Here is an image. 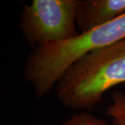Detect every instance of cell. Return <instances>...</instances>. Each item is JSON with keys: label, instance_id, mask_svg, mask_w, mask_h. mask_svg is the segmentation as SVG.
Listing matches in <instances>:
<instances>
[{"label": "cell", "instance_id": "6da1fadb", "mask_svg": "<svg viewBox=\"0 0 125 125\" xmlns=\"http://www.w3.org/2000/svg\"><path fill=\"white\" fill-rule=\"evenodd\" d=\"M125 83V38L86 54L66 70L55 85L67 109L90 111L112 88Z\"/></svg>", "mask_w": 125, "mask_h": 125}, {"label": "cell", "instance_id": "7a4b0ae2", "mask_svg": "<svg viewBox=\"0 0 125 125\" xmlns=\"http://www.w3.org/2000/svg\"><path fill=\"white\" fill-rule=\"evenodd\" d=\"M125 38V14L106 25L71 39L32 49L23 68V76L37 98H42L55 87L67 68L94 51Z\"/></svg>", "mask_w": 125, "mask_h": 125}, {"label": "cell", "instance_id": "3957f363", "mask_svg": "<svg viewBox=\"0 0 125 125\" xmlns=\"http://www.w3.org/2000/svg\"><path fill=\"white\" fill-rule=\"evenodd\" d=\"M76 4L77 0H33L23 5L19 25L31 48L78 36Z\"/></svg>", "mask_w": 125, "mask_h": 125}, {"label": "cell", "instance_id": "277c9868", "mask_svg": "<svg viewBox=\"0 0 125 125\" xmlns=\"http://www.w3.org/2000/svg\"><path fill=\"white\" fill-rule=\"evenodd\" d=\"M125 14V0H77L75 21L81 33L111 22Z\"/></svg>", "mask_w": 125, "mask_h": 125}, {"label": "cell", "instance_id": "5b68a950", "mask_svg": "<svg viewBox=\"0 0 125 125\" xmlns=\"http://www.w3.org/2000/svg\"><path fill=\"white\" fill-rule=\"evenodd\" d=\"M106 114L111 118L113 125H125V93L115 90L111 93V103L106 108Z\"/></svg>", "mask_w": 125, "mask_h": 125}, {"label": "cell", "instance_id": "8992f818", "mask_svg": "<svg viewBox=\"0 0 125 125\" xmlns=\"http://www.w3.org/2000/svg\"><path fill=\"white\" fill-rule=\"evenodd\" d=\"M61 125H113L89 113H80L73 115Z\"/></svg>", "mask_w": 125, "mask_h": 125}]
</instances>
